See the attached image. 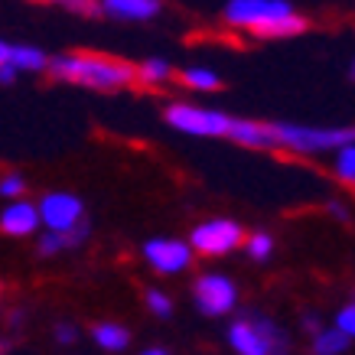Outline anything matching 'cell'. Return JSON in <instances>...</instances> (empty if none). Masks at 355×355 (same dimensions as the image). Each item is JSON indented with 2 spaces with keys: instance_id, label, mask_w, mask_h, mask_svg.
I'll list each match as a JSON object with an SVG mask.
<instances>
[{
  "instance_id": "6da1fadb",
  "label": "cell",
  "mask_w": 355,
  "mask_h": 355,
  "mask_svg": "<svg viewBox=\"0 0 355 355\" xmlns=\"http://www.w3.org/2000/svg\"><path fill=\"white\" fill-rule=\"evenodd\" d=\"M49 72L55 78L76 82V85L101 88V92H114V88H128L137 82L140 72L137 65L124 62V59H108V55H92V53H65L49 59Z\"/></svg>"
},
{
  "instance_id": "7402d4cb",
  "label": "cell",
  "mask_w": 355,
  "mask_h": 355,
  "mask_svg": "<svg viewBox=\"0 0 355 355\" xmlns=\"http://www.w3.org/2000/svg\"><path fill=\"white\" fill-rule=\"evenodd\" d=\"M23 189H26V183H23L20 173H7L3 183H0V196H3V199H17Z\"/></svg>"
},
{
  "instance_id": "2e32d148",
  "label": "cell",
  "mask_w": 355,
  "mask_h": 355,
  "mask_svg": "<svg viewBox=\"0 0 355 355\" xmlns=\"http://www.w3.org/2000/svg\"><path fill=\"white\" fill-rule=\"evenodd\" d=\"M306 26H310V23H306V17H300V13H291V17H284V20L264 26L258 36H261V40H284V36H297V33H303Z\"/></svg>"
},
{
  "instance_id": "4dcf8cb0",
  "label": "cell",
  "mask_w": 355,
  "mask_h": 355,
  "mask_svg": "<svg viewBox=\"0 0 355 355\" xmlns=\"http://www.w3.org/2000/svg\"><path fill=\"white\" fill-rule=\"evenodd\" d=\"M349 76H352V78H355V62H352V72H349Z\"/></svg>"
},
{
  "instance_id": "8992f818",
  "label": "cell",
  "mask_w": 355,
  "mask_h": 355,
  "mask_svg": "<svg viewBox=\"0 0 355 355\" xmlns=\"http://www.w3.org/2000/svg\"><path fill=\"white\" fill-rule=\"evenodd\" d=\"M82 212H85V205L72 193H46L43 202H40L43 225L49 228V232H55V235L76 232L78 222H82Z\"/></svg>"
},
{
  "instance_id": "cb8c5ba5",
  "label": "cell",
  "mask_w": 355,
  "mask_h": 355,
  "mask_svg": "<svg viewBox=\"0 0 355 355\" xmlns=\"http://www.w3.org/2000/svg\"><path fill=\"white\" fill-rule=\"evenodd\" d=\"M336 329H343L349 339H355V303H349V306L339 310V316H336Z\"/></svg>"
},
{
  "instance_id": "7c38bea8",
  "label": "cell",
  "mask_w": 355,
  "mask_h": 355,
  "mask_svg": "<svg viewBox=\"0 0 355 355\" xmlns=\"http://www.w3.org/2000/svg\"><path fill=\"white\" fill-rule=\"evenodd\" d=\"M0 65H13L17 72H43L46 65H49V59L36 46L0 43Z\"/></svg>"
},
{
  "instance_id": "4316f807",
  "label": "cell",
  "mask_w": 355,
  "mask_h": 355,
  "mask_svg": "<svg viewBox=\"0 0 355 355\" xmlns=\"http://www.w3.org/2000/svg\"><path fill=\"white\" fill-rule=\"evenodd\" d=\"M303 326H306V329H310L313 336H320V333H323V326H320V320H316L313 313H306V316H303Z\"/></svg>"
},
{
  "instance_id": "52a82bcc",
  "label": "cell",
  "mask_w": 355,
  "mask_h": 355,
  "mask_svg": "<svg viewBox=\"0 0 355 355\" xmlns=\"http://www.w3.org/2000/svg\"><path fill=\"white\" fill-rule=\"evenodd\" d=\"M193 297H196V306L205 313V316H225L238 300V291L235 284L222 274H202L196 280L193 287Z\"/></svg>"
},
{
  "instance_id": "44dd1931",
  "label": "cell",
  "mask_w": 355,
  "mask_h": 355,
  "mask_svg": "<svg viewBox=\"0 0 355 355\" xmlns=\"http://www.w3.org/2000/svg\"><path fill=\"white\" fill-rule=\"evenodd\" d=\"M270 251H274V238H270V235L258 232V235L248 238V254H251L254 261H268Z\"/></svg>"
},
{
  "instance_id": "7a4b0ae2",
  "label": "cell",
  "mask_w": 355,
  "mask_h": 355,
  "mask_svg": "<svg viewBox=\"0 0 355 355\" xmlns=\"http://www.w3.org/2000/svg\"><path fill=\"white\" fill-rule=\"evenodd\" d=\"M274 128V147L303 157H316V153L345 150L355 144V128H310V124H291V121H277Z\"/></svg>"
},
{
  "instance_id": "277c9868",
  "label": "cell",
  "mask_w": 355,
  "mask_h": 355,
  "mask_svg": "<svg viewBox=\"0 0 355 355\" xmlns=\"http://www.w3.org/2000/svg\"><path fill=\"white\" fill-rule=\"evenodd\" d=\"M291 13H293V7L287 0H228L222 17H225V23H232V26L251 30L258 36L264 26L284 20V17H291Z\"/></svg>"
},
{
  "instance_id": "e0dca14e",
  "label": "cell",
  "mask_w": 355,
  "mask_h": 355,
  "mask_svg": "<svg viewBox=\"0 0 355 355\" xmlns=\"http://www.w3.org/2000/svg\"><path fill=\"white\" fill-rule=\"evenodd\" d=\"M349 349V336L343 329H323L320 336H313V355H339Z\"/></svg>"
},
{
  "instance_id": "603a6c76",
  "label": "cell",
  "mask_w": 355,
  "mask_h": 355,
  "mask_svg": "<svg viewBox=\"0 0 355 355\" xmlns=\"http://www.w3.org/2000/svg\"><path fill=\"white\" fill-rule=\"evenodd\" d=\"M147 306H150L157 316H170V313H173L170 297H166V293H160V291H147Z\"/></svg>"
},
{
  "instance_id": "d4e9b609",
  "label": "cell",
  "mask_w": 355,
  "mask_h": 355,
  "mask_svg": "<svg viewBox=\"0 0 355 355\" xmlns=\"http://www.w3.org/2000/svg\"><path fill=\"white\" fill-rule=\"evenodd\" d=\"M55 339H59V343H65V345H72V343H76V326L59 323V326H55Z\"/></svg>"
},
{
  "instance_id": "ac0fdd59",
  "label": "cell",
  "mask_w": 355,
  "mask_h": 355,
  "mask_svg": "<svg viewBox=\"0 0 355 355\" xmlns=\"http://www.w3.org/2000/svg\"><path fill=\"white\" fill-rule=\"evenodd\" d=\"M183 85L193 88V92H216L222 88V78L212 72V69H202V65H189L183 72Z\"/></svg>"
},
{
  "instance_id": "4fadbf2b",
  "label": "cell",
  "mask_w": 355,
  "mask_h": 355,
  "mask_svg": "<svg viewBox=\"0 0 355 355\" xmlns=\"http://www.w3.org/2000/svg\"><path fill=\"white\" fill-rule=\"evenodd\" d=\"M228 137L245 144L248 150H274V128L268 121H235Z\"/></svg>"
},
{
  "instance_id": "f1b7e54d",
  "label": "cell",
  "mask_w": 355,
  "mask_h": 355,
  "mask_svg": "<svg viewBox=\"0 0 355 355\" xmlns=\"http://www.w3.org/2000/svg\"><path fill=\"white\" fill-rule=\"evenodd\" d=\"M144 355H166V352H163V349H147Z\"/></svg>"
},
{
  "instance_id": "5bb4252c",
  "label": "cell",
  "mask_w": 355,
  "mask_h": 355,
  "mask_svg": "<svg viewBox=\"0 0 355 355\" xmlns=\"http://www.w3.org/2000/svg\"><path fill=\"white\" fill-rule=\"evenodd\" d=\"M85 238H88V225H78L76 232H65V235L46 232V235L40 238V245H36V251H40V258H53V254H59V251H65V248L82 245Z\"/></svg>"
},
{
  "instance_id": "d6986e66",
  "label": "cell",
  "mask_w": 355,
  "mask_h": 355,
  "mask_svg": "<svg viewBox=\"0 0 355 355\" xmlns=\"http://www.w3.org/2000/svg\"><path fill=\"white\" fill-rule=\"evenodd\" d=\"M333 173H336V180H339V183L355 186V144H352V147H345V150L336 153Z\"/></svg>"
},
{
  "instance_id": "30bf717a",
  "label": "cell",
  "mask_w": 355,
  "mask_h": 355,
  "mask_svg": "<svg viewBox=\"0 0 355 355\" xmlns=\"http://www.w3.org/2000/svg\"><path fill=\"white\" fill-rule=\"evenodd\" d=\"M43 222V216H40V209L30 202H10L3 212H0V232L3 235H30V232H36V225Z\"/></svg>"
},
{
  "instance_id": "484cf974",
  "label": "cell",
  "mask_w": 355,
  "mask_h": 355,
  "mask_svg": "<svg viewBox=\"0 0 355 355\" xmlns=\"http://www.w3.org/2000/svg\"><path fill=\"white\" fill-rule=\"evenodd\" d=\"M329 216H336L339 222H349V209H345L339 199H333V202H329Z\"/></svg>"
},
{
  "instance_id": "5b68a950",
  "label": "cell",
  "mask_w": 355,
  "mask_h": 355,
  "mask_svg": "<svg viewBox=\"0 0 355 355\" xmlns=\"http://www.w3.org/2000/svg\"><path fill=\"white\" fill-rule=\"evenodd\" d=\"M241 225L232 222V218H212V222H202V225L193 228V251L205 254V258H222L228 251H235L241 245Z\"/></svg>"
},
{
  "instance_id": "ba28073f",
  "label": "cell",
  "mask_w": 355,
  "mask_h": 355,
  "mask_svg": "<svg viewBox=\"0 0 355 355\" xmlns=\"http://www.w3.org/2000/svg\"><path fill=\"white\" fill-rule=\"evenodd\" d=\"M144 258L160 274H180V270L189 268L193 248L186 245V241H176V238H150L144 245Z\"/></svg>"
},
{
  "instance_id": "ffe728a7",
  "label": "cell",
  "mask_w": 355,
  "mask_h": 355,
  "mask_svg": "<svg viewBox=\"0 0 355 355\" xmlns=\"http://www.w3.org/2000/svg\"><path fill=\"white\" fill-rule=\"evenodd\" d=\"M140 82H166L170 78V62L166 59H147L137 65Z\"/></svg>"
},
{
  "instance_id": "83f0119b",
  "label": "cell",
  "mask_w": 355,
  "mask_h": 355,
  "mask_svg": "<svg viewBox=\"0 0 355 355\" xmlns=\"http://www.w3.org/2000/svg\"><path fill=\"white\" fill-rule=\"evenodd\" d=\"M13 76H17V69H13V65H0V78H3L7 85L13 82Z\"/></svg>"
},
{
  "instance_id": "9c48e42d",
  "label": "cell",
  "mask_w": 355,
  "mask_h": 355,
  "mask_svg": "<svg viewBox=\"0 0 355 355\" xmlns=\"http://www.w3.org/2000/svg\"><path fill=\"white\" fill-rule=\"evenodd\" d=\"M228 343H232V349H235L238 355H274L270 352L268 336L261 333V326L254 323V320H238V323H232Z\"/></svg>"
},
{
  "instance_id": "8fae6325",
  "label": "cell",
  "mask_w": 355,
  "mask_h": 355,
  "mask_svg": "<svg viewBox=\"0 0 355 355\" xmlns=\"http://www.w3.org/2000/svg\"><path fill=\"white\" fill-rule=\"evenodd\" d=\"M101 13L111 20L144 23L160 13V0H101Z\"/></svg>"
},
{
  "instance_id": "f546056e",
  "label": "cell",
  "mask_w": 355,
  "mask_h": 355,
  "mask_svg": "<svg viewBox=\"0 0 355 355\" xmlns=\"http://www.w3.org/2000/svg\"><path fill=\"white\" fill-rule=\"evenodd\" d=\"M62 3H69V7H72V3H78V0H62Z\"/></svg>"
},
{
  "instance_id": "9a60e30c",
  "label": "cell",
  "mask_w": 355,
  "mask_h": 355,
  "mask_svg": "<svg viewBox=\"0 0 355 355\" xmlns=\"http://www.w3.org/2000/svg\"><path fill=\"white\" fill-rule=\"evenodd\" d=\"M92 336H95V343L101 345V349H108V352H121V349H128V343H130V333L118 323H98L95 329H92Z\"/></svg>"
},
{
  "instance_id": "3957f363",
  "label": "cell",
  "mask_w": 355,
  "mask_h": 355,
  "mask_svg": "<svg viewBox=\"0 0 355 355\" xmlns=\"http://www.w3.org/2000/svg\"><path fill=\"white\" fill-rule=\"evenodd\" d=\"M163 118L173 130L180 134H193V137H228L232 134V124L235 121L222 114V111L212 108H196V105H186V101H173L166 105Z\"/></svg>"
}]
</instances>
